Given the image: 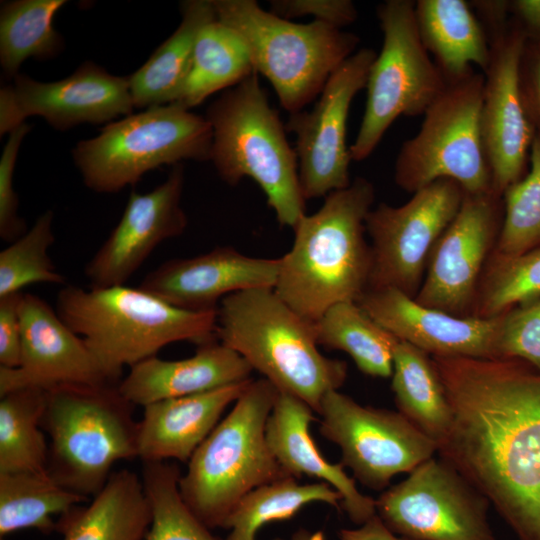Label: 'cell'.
Returning a JSON list of instances; mask_svg holds the SVG:
<instances>
[{
  "label": "cell",
  "instance_id": "obj_1",
  "mask_svg": "<svg viewBox=\"0 0 540 540\" xmlns=\"http://www.w3.org/2000/svg\"><path fill=\"white\" fill-rule=\"evenodd\" d=\"M431 358L452 413L439 457L519 540H540V372L516 359Z\"/></svg>",
  "mask_w": 540,
  "mask_h": 540
},
{
  "label": "cell",
  "instance_id": "obj_2",
  "mask_svg": "<svg viewBox=\"0 0 540 540\" xmlns=\"http://www.w3.org/2000/svg\"><path fill=\"white\" fill-rule=\"evenodd\" d=\"M375 200L373 184L356 177L329 193L322 206L304 214L291 249L280 259L276 294L302 317L315 322L331 306L357 301L366 291L371 249L365 220Z\"/></svg>",
  "mask_w": 540,
  "mask_h": 540
},
{
  "label": "cell",
  "instance_id": "obj_3",
  "mask_svg": "<svg viewBox=\"0 0 540 540\" xmlns=\"http://www.w3.org/2000/svg\"><path fill=\"white\" fill-rule=\"evenodd\" d=\"M55 309L114 384L124 367L156 356L168 344L199 346L217 340V310H184L139 287L66 285L57 294Z\"/></svg>",
  "mask_w": 540,
  "mask_h": 540
},
{
  "label": "cell",
  "instance_id": "obj_4",
  "mask_svg": "<svg viewBox=\"0 0 540 540\" xmlns=\"http://www.w3.org/2000/svg\"><path fill=\"white\" fill-rule=\"evenodd\" d=\"M216 337L280 393L297 397L315 413L323 397L347 377L346 362L319 351L314 322L295 312L273 288L224 297L217 307Z\"/></svg>",
  "mask_w": 540,
  "mask_h": 540
},
{
  "label": "cell",
  "instance_id": "obj_5",
  "mask_svg": "<svg viewBox=\"0 0 540 540\" xmlns=\"http://www.w3.org/2000/svg\"><path fill=\"white\" fill-rule=\"evenodd\" d=\"M205 118L212 129L210 160L220 178L232 186L253 179L278 223L293 229L306 214L298 159L258 73L223 92Z\"/></svg>",
  "mask_w": 540,
  "mask_h": 540
},
{
  "label": "cell",
  "instance_id": "obj_6",
  "mask_svg": "<svg viewBox=\"0 0 540 540\" xmlns=\"http://www.w3.org/2000/svg\"><path fill=\"white\" fill-rule=\"evenodd\" d=\"M280 392L267 379L251 380L233 408L188 461L180 494L211 530L223 528L239 502L254 489L291 477L266 440V425Z\"/></svg>",
  "mask_w": 540,
  "mask_h": 540
},
{
  "label": "cell",
  "instance_id": "obj_7",
  "mask_svg": "<svg viewBox=\"0 0 540 540\" xmlns=\"http://www.w3.org/2000/svg\"><path fill=\"white\" fill-rule=\"evenodd\" d=\"M134 405L118 384L46 390L41 426L49 436L48 472L64 488L94 497L118 461L138 457Z\"/></svg>",
  "mask_w": 540,
  "mask_h": 540
},
{
  "label": "cell",
  "instance_id": "obj_8",
  "mask_svg": "<svg viewBox=\"0 0 540 540\" xmlns=\"http://www.w3.org/2000/svg\"><path fill=\"white\" fill-rule=\"evenodd\" d=\"M217 19L244 42L253 69L293 114L318 97L330 75L357 50L360 39L326 23H295L255 0H213Z\"/></svg>",
  "mask_w": 540,
  "mask_h": 540
},
{
  "label": "cell",
  "instance_id": "obj_9",
  "mask_svg": "<svg viewBox=\"0 0 540 540\" xmlns=\"http://www.w3.org/2000/svg\"><path fill=\"white\" fill-rule=\"evenodd\" d=\"M212 129L205 118L177 103L151 107L101 128L72 151L84 184L116 193L144 174L184 160H210Z\"/></svg>",
  "mask_w": 540,
  "mask_h": 540
},
{
  "label": "cell",
  "instance_id": "obj_10",
  "mask_svg": "<svg viewBox=\"0 0 540 540\" xmlns=\"http://www.w3.org/2000/svg\"><path fill=\"white\" fill-rule=\"evenodd\" d=\"M483 88L484 75L474 70L447 82L422 115L418 132L400 147L394 180L401 189L415 193L450 179L465 193L493 190L480 123Z\"/></svg>",
  "mask_w": 540,
  "mask_h": 540
},
{
  "label": "cell",
  "instance_id": "obj_11",
  "mask_svg": "<svg viewBox=\"0 0 540 540\" xmlns=\"http://www.w3.org/2000/svg\"><path fill=\"white\" fill-rule=\"evenodd\" d=\"M414 7L411 0H387L377 7L383 42L370 67L364 114L350 146L354 161L368 158L398 117L423 115L447 84L421 40Z\"/></svg>",
  "mask_w": 540,
  "mask_h": 540
},
{
  "label": "cell",
  "instance_id": "obj_12",
  "mask_svg": "<svg viewBox=\"0 0 540 540\" xmlns=\"http://www.w3.org/2000/svg\"><path fill=\"white\" fill-rule=\"evenodd\" d=\"M375 499L376 515L403 540H497L488 500L434 456Z\"/></svg>",
  "mask_w": 540,
  "mask_h": 540
},
{
  "label": "cell",
  "instance_id": "obj_13",
  "mask_svg": "<svg viewBox=\"0 0 540 540\" xmlns=\"http://www.w3.org/2000/svg\"><path fill=\"white\" fill-rule=\"evenodd\" d=\"M463 197L459 183L440 179L400 206L380 203L372 208L365 220L371 240L367 289L393 288L415 298L431 251L455 218Z\"/></svg>",
  "mask_w": 540,
  "mask_h": 540
},
{
  "label": "cell",
  "instance_id": "obj_14",
  "mask_svg": "<svg viewBox=\"0 0 540 540\" xmlns=\"http://www.w3.org/2000/svg\"><path fill=\"white\" fill-rule=\"evenodd\" d=\"M320 434L336 444L341 463L372 490H384L391 479L437 453V444L401 413L364 406L333 390L322 399Z\"/></svg>",
  "mask_w": 540,
  "mask_h": 540
},
{
  "label": "cell",
  "instance_id": "obj_15",
  "mask_svg": "<svg viewBox=\"0 0 540 540\" xmlns=\"http://www.w3.org/2000/svg\"><path fill=\"white\" fill-rule=\"evenodd\" d=\"M376 55L370 48L357 50L330 75L314 107L290 114L285 124L286 131L295 135L305 200L326 197L352 182L347 120L354 97L366 87Z\"/></svg>",
  "mask_w": 540,
  "mask_h": 540
},
{
  "label": "cell",
  "instance_id": "obj_16",
  "mask_svg": "<svg viewBox=\"0 0 540 540\" xmlns=\"http://www.w3.org/2000/svg\"><path fill=\"white\" fill-rule=\"evenodd\" d=\"M503 221L495 191L464 192L461 206L434 245L415 296L419 304L455 316H471L478 283Z\"/></svg>",
  "mask_w": 540,
  "mask_h": 540
},
{
  "label": "cell",
  "instance_id": "obj_17",
  "mask_svg": "<svg viewBox=\"0 0 540 540\" xmlns=\"http://www.w3.org/2000/svg\"><path fill=\"white\" fill-rule=\"evenodd\" d=\"M490 60L484 75L481 133L492 188L503 195L528 172L535 132L526 116L519 87V64L526 37L510 18L487 35Z\"/></svg>",
  "mask_w": 540,
  "mask_h": 540
},
{
  "label": "cell",
  "instance_id": "obj_18",
  "mask_svg": "<svg viewBox=\"0 0 540 540\" xmlns=\"http://www.w3.org/2000/svg\"><path fill=\"white\" fill-rule=\"evenodd\" d=\"M134 108L128 76L110 74L91 61L59 81L40 82L18 74L13 84L0 90V135L30 116L64 131L82 123L108 124Z\"/></svg>",
  "mask_w": 540,
  "mask_h": 540
},
{
  "label": "cell",
  "instance_id": "obj_19",
  "mask_svg": "<svg viewBox=\"0 0 540 540\" xmlns=\"http://www.w3.org/2000/svg\"><path fill=\"white\" fill-rule=\"evenodd\" d=\"M183 186L184 170L178 164L152 191H131L119 222L85 266L92 288L125 285L160 243L184 232Z\"/></svg>",
  "mask_w": 540,
  "mask_h": 540
},
{
  "label": "cell",
  "instance_id": "obj_20",
  "mask_svg": "<svg viewBox=\"0 0 540 540\" xmlns=\"http://www.w3.org/2000/svg\"><path fill=\"white\" fill-rule=\"evenodd\" d=\"M21 361L16 368L0 366V396L37 387L104 385L109 381L84 340L44 299L24 293L21 303Z\"/></svg>",
  "mask_w": 540,
  "mask_h": 540
},
{
  "label": "cell",
  "instance_id": "obj_21",
  "mask_svg": "<svg viewBox=\"0 0 540 540\" xmlns=\"http://www.w3.org/2000/svg\"><path fill=\"white\" fill-rule=\"evenodd\" d=\"M377 324L430 356L499 359L502 315L455 316L393 288L367 289L356 301Z\"/></svg>",
  "mask_w": 540,
  "mask_h": 540
},
{
  "label": "cell",
  "instance_id": "obj_22",
  "mask_svg": "<svg viewBox=\"0 0 540 540\" xmlns=\"http://www.w3.org/2000/svg\"><path fill=\"white\" fill-rule=\"evenodd\" d=\"M279 268V258L251 257L231 246H219L191 258L163 262L143 278L139 288L184 310L213 311L232 293L274 288Z\"/></svg>",
  "mask_w": 540,
  "mask_h": 540
},
{
  "label": "cell",
  "instance_id": "obj_23",
  "mask_svg": "<svg viewBox=\"0 0 540 540\" xmlns=\"http://www.w3.org/2000/svg\"><path fill=\"white\" fill-rule=\"evenodd\" d=\"M313 413L304 401L280 393L266 425L269 449L287 475L297 480L306 475L332 486L349 519L362 525L376 515L375 499L358 490L341 462L331 463L321 454L310 434Z\"/></svg>",
  "mask_w": 540,
  "mask_h": 540
},
{
  "label": "cell",
  "instance_id": "obj_24",
  "mask_svg": "<svg viewBox=\"0 0 540 540\" xmlns=\"http://www.w3.org/2000/svg\"><path fill=\"white\" fill-rule=\"evenodd\" d=\"M252 371L243 357L215 340L199 345L196 353L185 359L153 356L133 365L118 389L134 406L144 407L244 382L251 379Z\"/></svg>",
  "mask_w": 540,
  "mask_h": 540
},
{
  "label": "cell",
  "instance_id": "obj_25",
  "mask_svg": "<svg viewBox=\"0 0 540 540\" xmlns=\"http://www.w3.org/2000/svg\"><path fill=\"white\" fill-rule=\"evenodd\" d=\"M252 378L204 393L169 398L144 406L138 422L137 454L142 462L190 460L235 403Z\"/></svg>",
  "mask_w": 540,
  "mask_h": 540
},
{
  "label": "cell",
  "instance_id": "obj_26",
  "mask_svg": "<svg viewBox=\"0 0 540 540\" xmlns=\"http://www.w3.org/2000/svg\"><path fill=\"white\" fill-rule=\"evenodd\" d=\"M151 522L142 479L121 469L88 505H78L57 519V531L63 540H143Z\"/></svg>",
  "mask_w": 540,
  "mask_h": 540
},
{
  "label": "cell",
  "instance_id": "obj_27",
  "mask_svg": "<svg viewBox=\"0 0 540 540\" xmlns=\"http://www.w3.org/2000/svg\"><path fill=\"white\" fill-rule=\"evenodd\" d=\"M415 18L421 40L447 82L458 80L490 60L487 34L465 0H417Z\"/></svg>",
  "mask_w": 540,
  "mask_h": 540
},
{
  "label": "cell",
  "instance_id": "obj_28",
  "mask_svg": "<svg viewBox=\"0 0 540 540\" xmlns=\"http://www.w3.org/2000/svg\"><path fill=\"white\" fill-rule=\"evenodd\" d=\"M177 29L128 76L134 107L151 108L176 100L188 73L201 28L217 18L213 0H188L180 4Z\"/></svg>",
  "mask_w": 540,
  "mask_h": 540
},
{
  "label": "cell",
  "instance_id": "obj_29",
  "mask_svg": "<svg viewBox=\"0 0 540 540\" xmlns=\"http://www.w3.org/2000/svg\"><path fill=\"white\" fill-rule=\"evenodd\" d=\"M391 388L398 412L438 445L449 430L452 413L432 358L396 338Z\"/></svg>",
  "mask_w": 540,
  "mask_h": 540
},
{
  "label": "cell",
  "instance_id": "obj_30",
  "mask_svg": "<svg viewBox=\"0 0 540 540\" xmlns=\"http://www.w3.org/2000/svg\"><path fill=\"white\" fill-rule=\"evenodd\" d=\"M253 72L240 36L216 18L199 31L188 73L173 103L190 110L217 91L239 84Z\"/></svg>",
  "mask_w": 540,
  "mask_h": 540
},
{
  "label": "cell",
  "instance_id": "obj_31",
  "mask_svg": "<svg viewBox=\"0 0 540 540\" xmlns=\"http://www.w3.org/2000/svg\"><path fill=\"white\" fill-rule=\"evenodd\" d=\"M88 497L57 483L48 471L0 473V540L19 530L57 531V520Z\"/></svg>",
  "mask_w": 540,
  "mask_h": 540
},
{
  "label": "cell",
  "instance_id": "obj_32",
  "mask_svg": "<svg viewBox=\"0 0 540 540\" xmlns=\"http://www.w3.org/2000/svg\"><path fill=\"white\" fill-rule=\"evenodd\" d=\"M318 345L347 353L364 374L388 378L393 372L396 337L377 324L355 301L331 306L314 322Z\"/></svg>",
  "mask_w": 540,
  "mask_h": 540
},
{
  "label": "cell",
  "instance_id": "obj_33",
  "mask_svg": "<svg viewBox=\"0 0 540 540\" xmlns=\"http://www.w3.org/2000/svg\"><path fill=\"white\" fill-rule=\"evenodd\" d=\"M65 0H14L2 2L0 10V64L2 75L13 80L28 58L48 60L64 47L54 29L56 13Z\"/></svg>",
  "mask_w": 540,
  "mask_h": 540
},
{
  "label": "cell",
  "instance_id": "obj_34",
  "mask_svg": "<svg viewBox=\"0 0 540 540\" xmlns=\"http://www.w3.org/2000/svg\"><path fill=\"white\" fill-rule=\"evenodd\" d=\"M46 390L28 387L0 396V473L48 471L41 426Z\"/></svg>",
  "mask_w": 540,
  "mask_h": 540
},
{
  "label": "cell",
  "instance_id": "obj_35",
  "mask_svg": "<svg viewBox=\"0 0 540 540\" xmlns=\"http://www.w3.org/2000/svg\"><path fill=\"white\" fill-rule=\"evenodd\" d=\"M315 502L339 509L342 498L325 482L300 484L294 477L260 486L248 493L226 520L223 529L230 532L224 540H256L263 525L289 520L304 506Z\"/></svg>",
  "mask_w": 540,
  "mask_h": 540
},
{
  "label": "cell",
  "instance_id": "obj_36",
  "mask_svg": "<svg viewBox=\"0 0 540 540\" xmlns=\"http://www.w3.org/2000/svg\"><path fill=\"white\" fill-rule=\"evenodd\" d=\"M540 298V247L518 255L490 254L472 314L493 318Z\"/></svg>",
  "mask_w": 540,
  "mask_h": 540
},
{
  "label": "cell",
  "instance_id": "obj_37",
  "mask_svg": "<svg viewBox=\"0 0 540 540\" xmlns=\"http://www.w3.org/2000/svg\"><path fill=\"white\" fill-rule=\"evenodd\" d=\"M180 477L176 464L143 462L141 479L152 512L145 540H220L183 500Z\"/></svg>",
  "mask_w": 540,
  "mask_h": 540
},
{
  "label": "cell",
  "instance_id": "obj_38",
  "mask_svg": "<svg viewBox=\"0 0 540 540\" xmlns=\"http://www.w3.org/2000/svg\"><path fill=\"white\" fill-rule=\"evenodd\" d=\"M54 213L47 210L21 237L0 252V297L21 292L33 283L64 284L48 255L55 241Z\"/></svg>",
  "mask_w": 540,
  "mask_h": 540
},
{
  "label": "cell",
  "instance_id": "obj_39",
  "mask_svg": "<svg viewBox=\"0 0 540 540\" xmlns=\"http://www.w3.org/2000/svg\"><path fill=\"white\" fill-rule=\"evenodd\" d=\"M503 221L493 252L518 255L540 247V139L535 136L527 174L502 195Z\"/></svg>",
  "mask_w": 540,
  "mask_h": 540
},
{
  "label": "cell",
  "instance_id": "obj_40",
  "mask_svg": "<svg viewBox=\"0 0 540 540\" xmlns=\"http://www.w3.org/2000/svg\"><path fill=\"white\" fill-rule=\"evenodd\" d=\"M498 353L540 372V298L502 314Z\"/></svg>",
  "mask_w": 540,
  "mask_h": 540
},
{
  "label": "cell",
  "instance_id": "obj_41",
  "mask_svg": "<svg viewBox=\"0 0 540 540\" xmlns=\"http://www.w3.org/2000/svg\"><path fill=\"white\" fill-rule=\"evenodd\" d=\"M30 128L25 122L12 130L0 158V237L6 242L15 241L27 231L24 219L18 215L13 176L21 143Z\"/></svg>",
  "mask_w": 540,
  "mask_h": 540
},
{
  "label": "cell",
  "instance_id": "obj_42",
  "mask_svg": "<svg viewBox=\"0 0 540 540\" xmlns=\"http://www.w3.org/2000/svg\"><path fill=\"white\" fill-rule=\"evenodd\" d=\"M270 11L291 20L312 16L313 21L326 23L338 29L356 21L358 11L350 0H271Z\"/></svg>",
  "mask_w": 540,
  "mask_h": 540
},
{
  "label": "cell",
  "instance_id": "obj_43",
  "mask_svg": "<svg viewBox=\"0 0 540 540\" xmlns=\"http://www.w3.org/2000/svg\"><path fill=\"white\" fill-rule=\"evenodd\" d=\"M519 87L526 116L540 139V42H525L519 64Z\"/></svg>",
  "mask_w": 540,
  "mask_h": 540
},
{
  "label": "cell",
  "instance_id": "obj_44",
  "mask_svg": "<svg viewBox=\"0 0 540 540\" xmlns=\"http://www.w3.org/2000/svg\"><path fill=\"white\" fill-rule=\"evenodd\" d=\"M24 293L0 297V366L16 368L21 361V303Z\"/></svg>",
  "mask_w": 540,
  "mask_h": 540
},
{
  "label": "cell",
  "instance_id": "obj_45",
  "mask_svg": "<svg viewBox=\"0 0 540 540\" xmlns=\"http://www.w3.org/2000/svg\"><path fill=\"white\" fill-rule=\"evenodd\" d=\"M509 12L527 41L540 42V0L509 1Z\"/></svg>",
  "mask_w": 540,
  "mask_h": 540
},
{
  "label": "cell",
  "instance_id": "obj_46",
  "mask_svg": "<svg viewBox=\"0 0 540 540\" xmlns=\"http://www.w3.org/2000/svg\"><path fill=\"white\" fill-rule=\"evenodd\" d=\"M469 3L486 34L504 27L510 20L509 1L475 0Z\"/></svg>",
  "mask_w": 540,
  "mask_h": 540
},
{
  "label": "cell",
  "instance_id": "obj_47",
  "mask_svg": "<svg viewBox=\"0 0 540 540\" xmlns=\"http://www.w3.org/2000/svg\"><path fill=\"white\" fill-rule=\"evenodd\" d=\"M338 537L340 540H403L392 533L377 515L358 528L341 529Z\"/></svg>",
  "mask_w": 540,
  "mask_h": 540
},
{
  "label": "cell",
  "instance_id": "obj_48",
  "mask_svg": "<svg viewBox=\"0 0 540 540\" xmlns=\"http://www.w3.org/2000/svg\"><path fill=\"white\" fill-rule=\"evenodd\" d=\"M291 540H326V537L322 531L310 532L301 528L292 535Z\"/></svg>",
  "mask_w": 540,
  "mask_h": 540
}]
</instances>
